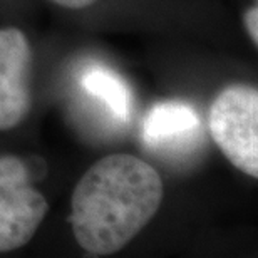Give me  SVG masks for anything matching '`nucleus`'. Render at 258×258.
<instances>
[{"label":"nucleus","instance_id":"nucleus-1","mask_svg":"<svg viewBox=\"0 0 258 258\" xmlns=\"http://www.w3.org/2000/svg\"><path fill=\"white\" fill-rule=\"evenodd\" d=\"M163 200V181L133 154H109L87 169L72 193L71 225L92 255L119 251L146 226Z\"/></svg>","mask_w":258,"mask_h":258},{"label":"nucleus","instance_id":"nucleus-2","mask_svg":"<svg viewBox=\"0 0 258 258\" xmlns=\"http://www.w3.org/2000/svg\"><path fill=\"white\" fill-rule=\"evenodd\" d=\"M210 133L225 158L251 178L258 176V91L231 84L210 107Z\"/></svg>","mask_w":258,"mask_h":258},{"label":"nucleus","instance_id":"nucleus-3","mask_svg":"<svg viewBox=\"0 0 258 258\" xmlns=\"http://www.w3.org/2000/svg\"><path fill=\"white\" fill-rule=\"evenodd\" d=\"M47 211V200L32 186L22 159L0 156V251L29 243Z\"/></svg>","mask_w":258,"mask_h":258},{"label":"nucleus","instance_id":"nucleus-4","mask_svg":"<svg viewBox=\"0 0 258 258\" xmlns=\"http://www.w3.org/2000/svg\"><path fill=\"white\" fill-rule=\"evenodd\" d=\"M32 49L15 27L0 29V131L19 124L30 109Z\"/></svg>","mask_w":258,"mask_h":258},{"label":"nucleus","instance_id":"nucleus-5","mask_svg":"<svg viewBox=\"0 0 258 258\" xmlns=\"http://www.w3.org/2000/svg\"><path fill=\"white\" fill-rule=\"evenodd\" d=\"M200 131V116L184 102H161L148 112L143 122V138L151 146L181 143Z\"/></svg>","mask_w":258,"mask_h":258},{"label":"nucleus","instance_id":"nucleus-6","mask_svg":"<svg viewBox=\"0 0 258 258\" xmlns=\"http://www.w3.org/2000/svg\"><path fill=\"white\" fill-rule=\"evenodd\" d=\"M84 89L101 99L121 119H127L133 111V97L126 82L107 67L92 66L82 74Z\"/></svg>","mask_w":258,"mask_h":258},{"label":"nucleus","instance_id":"nucleus-7","mask_svg":"<svg viewBox=\"0 0 258 258\" xmlns=\"http://www.w3.org/2000/svg\"><path fill=\"white\" fill-rule=\"evenodd\" d=\"M243 20H245L246 32H248L250 39L253 40V44L256 45V42H258V9H256V5L246 9Z\"/></svg>","mask_w":258,"mask_h":258},{"label":"nucleus","instance_id":"nucleus-8","mask_svg":"<svg viewBox=\"0 0 258 258\" xmlns=\"http://www.w3.org/2000/svg\"><path fill=\"white\" fill-rule=\"evenodd\" d=\"M57 5H62L66 9H86L96 2V0H52Z\"/></svg>","mask_w":258,"mask_h":258}]
</instances>
